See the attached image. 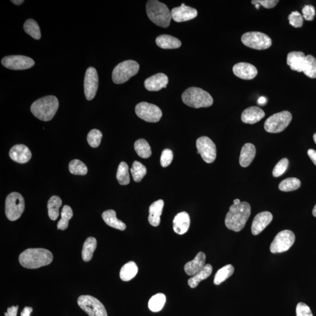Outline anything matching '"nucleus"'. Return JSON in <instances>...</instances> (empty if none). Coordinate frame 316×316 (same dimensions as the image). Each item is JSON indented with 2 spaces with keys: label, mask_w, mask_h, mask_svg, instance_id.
<instances>
[{
  "label": "nucleus",
  "mask_w": 316,
  "mask_h": 316,
  "mask_svg": "<svg viewBox=\"0 0 316 316\" xmlns=\"http://www.w3.org/2000/svg\"><path fill=\"white\" fill-rule=\"evenodd\" d=\"M251 212V205L245 201L231 205L226 217V227L235 232L241 231L250 218Z\"/></svg>",
  "instance_id": "f257e3e1"
},
{
  "label": "nucleus",
  "mask_w": 316,
  "mask_h": 316,
  "mask_svg": "<svg viewBox=\"0 0 316 316\" xmlns=\"http://www.w3.org/2000/svg\"><path fill=\"white\" fill-rule=\"evenodd\" d=\"M51 251L44 249H29L19 257L20 264L25 268L37 269L47 266L53 261Z\"/></svg>",
  "instance_id": "f03ea898"
},
{
  "label": "nucleus",
  "mask_w": 316,
  "mask_h": 316,
  "mask_svg": "<svg viewBox=\"0 0 316 316\" xmlns=\"http://www.w3.org/2000/svg\"><path fill=\"white\" fill-rule=\"evenodd\" d=\"M58 108V99L54 96H47L34 101L30 107V111L37 119L48 121L55 116Z\"/></svg>",
  "instance_id": "7ed1b4c3"
},
{
  "label": "nucleus",
  "mask_w": 316,
  "mask_h": 316,
  "mask_svg": "<svg viewBox=\"0 0 316 316\" xmlns=\"http://www.w3.org/2000/svg\"><path fill=\"white\" fill-rule=\"evenodd\" d=\"M147 13L150 20L155 24L167 28L172 20V13L168 7L157 0H150L147 3Z\"/></svg>",
  "instance_id": "20e7f679"
},
{
  "label": "nucleus",
  "mask_w": 316,
  "mask_h": 316,
  "mask_svg": "<svg viewBox=\"0 0 316 316\" xmlns=\"http://www.w3.org/2000/svg\"><path fill=\"white\" fill-rule=\"evenodd\" d=\"M183 102L190 108H208L213 104V98L207 91L192 87L186 90L182 95Z\"/></svg>",
  "instance_id": "39448f33"
},
{
  "label": "nucleus",
  "mask_w": 316,
  "mask_h": 316,
  "mask_svg": "<svg viewBox=\"0 0 316 316\" xmlns=\"http://www.w3.org/2000/svg\"><path fill=\"white\" fill-rule=\"evenodd\" d=\"M139 70L138 62L128 60L121 62L114 68L112 74L113 81L116 84H123L135 76Z\"/></svg>",
  "instance_id": "423d86ee"
},
{
  "label": "nucleus",
  "mask_w": 316,
  "mask_h": 316,
  "mask_svg": "<svg viewBox=\"0 0 316 316\" xmlns=\"http://www.w3.org/2000/svg\"><path fill=\"white\" fill-rule=\"evenodd\" d=\"M25 209V201L21 194L13 192L6 198V215L10 221H15L20 218Z\"/></svg>",
  "instance_id": "0eeeda50"
},
{
  "label": "nucleus",
  "mask_w": 316,
  "mask_h": 316,
  "mask_svg": "<svg viewBox=\"0 0 316 316\" xmlns=\"http://www.w3.org/2000/svg\"><path fill=\"white\" fill-rule=\"evenodd\" d=\"M292 119V114L288 111L276 113L265 121L264 128L269 133H279L287 128Z\"/></svg>",
  "instance_id": "6e6552de"
},
{
  "label": "nucleus",
  "mask_w": 316,
  "mask_h": 316,
  "mask_svg": "<svg viewBox=\"0 0 316 316\" xmlns=\"http://www.w3.org/2000/svg\"><path fill=\"white\" fill-rule=\"evenodd\" d=\"M241 41L246 47L257 50H264L272 45L271 38L260 32H247L242 36Z\"/></svg>",
  "instance_id": "1a4fd4ad"
},
{
  "label": "nucleus",
  "mask_w": 316,
  "mask_h": 316,
  "mask_svg": "<svg viewBox=\"0 0 316 316\" xmlns=\"http://www.w3.org/2000/svg\"><path fill=\"white\" fill-rule=\"evenodd\" d=\"M78 304L89 316H108L103 304L93 296L90 295L79 296Z\"/></svg>",
  "instance_id": "9d476101"
},
{
  "label": "nucleus",
  "mask_w": 316,
  "mask_h": 316,
  "mask_svg": "<svg viewBox=\"0 0 316 316\" xmlns=\"http://www.w3.org/2000/svg\"><path fill=\"white\" fill-rule=\"evenodd\" d=\"M295 241V235L291 230H284L276 235L270 246L273 254L282 253L290 249Z\"/></svg>",
  "instance_id": "9b49d317"
},
{
  "label": "nucleus",
  "mask_w": 316,
  "mask_h": 316,
  "mask_svg": "<svg viewBox=\"0 0 316 316\" xmlns=\"http://www.w3.org/2000/svg\"><path fill=\"white\" fill-rule=\"evenodd\" d=\"M135 113L141 119L148 123H157L162 116L161 110L157 106L142 102L135 107Z\"/></svg>",
  "instance_id": "f8f14e48"
},
{
  "label": "nucleus",
  "mask_w": 316,
  "mask_h": 316,
  "mask_svg": "<svg viewBox=\"0 0 316 316\" xmlns=\"http://www.w3.org/2000/svg\"><path fill=\"white\" fill-rule=\"evenodd\" d=\"M197 154H200L205 162L212 163L217 156L216 145L207 136H201L196 141Z\"/></svg>",
  "instance_id": "ddd939ff"
},
{
  "label": "nucleus",
  "mask_w": 316,
  "mask_h": 316,
  "mask_svg": "<svg viewBox=\"0 0 316 316\" xmlns=\"http://www.w3.org/2000/svg\"><path fill=\"white\" fill-rule=\"evenodd\" d=\"M2 63L5 67L15 71L28 69L35 65V62L32 59L22 55L5 57L3 58Z\"/></svg>",
  "instance_id": "4468645a"
},
{
  "label": "nucleus",
  "mask_w": 316,
  "mask_h": 316,
  "mask_svg": "<svg viewBox=\"0 0 316 316\" xmlns=\"http://www.w3.org/2000/svg\"><path fill=\"white\" fill-rule=\"evenodd\" d=\"M98 87V76L96 68H87L84 81V91L87 100H93L96 96Z\"/></svg>",
  "instance_id": "2eb2a0df"
},
{
  "label": "nucleus",
  "mask_w": 316,
  "mask_h": 316,
  "mask_svg": "<svg viewBox=\"0 0 316 316\" xmlns=\"http://www.w3.org/2000/svg\"><path fill=\"white\" fill-rule=\"evenodd\" d=\"M173 20L182 22L193 20L197 16V11L193 8L186 6L184 3L180 7H175L171 11Z\"/></svg>",
  "instance_id": "dca6fc26"
},
{
  "label": "nucleus",
  "mask_w": 316,
  "mask_h": 316,
  "mask_svg": "<svg viewBox=\"0 0 316 316\" xmlns=\"http://www.w3.org/2000/svg\"><path fill=\"white\" fill-rule=\"evenodd\" d=\"M273 216L269 212H263L259 213L253 220L251 232L254 235L260 234L265 228L271 223Z\"/></svg>",
  "instance_id": "f3484780"
},
{
  "label": "nucleus",
  "mask_w": 316,
  "mask_h": 316,
  "mask_svg": "<svg viewBox=\"0 0 316 316\" xmlns=\"http://www.w3.org/2000/svg\"><path fill=\"white\" fill-rule=\"evenodd\" d=\"M233 71L237 77L243 80H252L258 75L256 66L249 63L241 62L235 64Z\"/></svg>",
  "instance_id": "a211bd4d"
},
{
  "label": "nucleus",
  "mask_w": 316,
  "mask_h": 316,
  "mask_svg": "<svg viewBox=\"0 0 316 316\" xmlns=\"http://www.w3.org/2000/svg\"><path fill=\"white\" fill-rule=\"evenodd\" d=\"M168 82V78L165 74L159 73L146 79L144 85L148 91H157L166 88Z\"/></svg>",
  "instance_id": "6ab92c4d"
},
{
  "label": "nucleus",
  "mask_w": 316,
  "mask_h": 316,
  "mask_svg": "<svg viewBox=\"0 0 316 316\" xmlns=\"http://www.w3.org/2000/svg\"><path fill=\"white\" fill-rule=\"evenodd\" d=\"M9 155L14 161L20 163L28 162L32 157L31 152L29 148L22 144L16 145L11 148Z\"/></svg>",
  "instance_id": "aec40b11"
},
{
  "label": "nucleus",
  "mask_w": 316,
  "mask_h": 316,
  "mask_svg": "<svg viewBox=\"0 0 316 316\" xmlns=\"http://www.w3.org/2000/svg\"><path fill=\"white\" fill-rule=\"evenodd\" d=\"M265 116V113L263 110L257 106H253L243 112L241 120L245 124H254L263 119Z\"/></svg>",
  "instance_id": "412c9836"
},
{
  "label": "nucleus",
  "mask_w": 316,
  "mask_h": 316,
  "mask_svg": "<svg viewBox=\"0 0 316 316\" xmlns=\"http://www.w3.org/2000/svg\"><path fill=\"white\" fill-rule=\"evenodd\" d=\"M190 224V219L188 213H178L173 221V230L178 234H184L188 231Z\"/></svg>",
  "instance_id": "4be33fe9"
},
{
  "label": "nucleus",
  "mask_w": 316,
  "mask_h": 316,
  "mask_svg": "<svg viewBox=\"0 0 316 316\" xmlns=\"http://www.w3.org/2000/svg\"><path fill=\"white\" fill-rule=\"evenodd\" d=\"M205 255L203 252H199L196 255L193 260L189 261L185 265V271L189 276H193L199 272L205 266Z\"/></svg>",
  "instance_id": "5701e85b"
},
{
  "label": "nucleus",
  "mask_w": 316,
  "mask_h": 316,
  "mask_svg": "<svg viewBox=\"0 0 316 316\" xmlns=\"http://www.w3.org/2000/svg\"><path fill=\"white\" fill-rule=\"evenodd\" d=\"M163 205H164V201L162 200L156 201L150 205L148 221L151 226L157 227L159 225Z\"/></svg>",
  "instance_id": "b1692460"
},
{
  "label": "nucleus",
  "mask_w": 316,
  "mask_h": 316,
  "mask_svg": "<svg viewBox=\"0 0 316 316\" xmlns=\"http://www.w3.org/2000/svg\"><path fill=\"white\" fill-rule=\"evenodd\" d=\"M256 148L253 144L247 143L242 148L240 157H239V164L246 167L250 166L256 157Z\"/></svg>",
  "instance_id": "393cba45"
},
{
  "label": "nucleus",
  "mask_w": 316,
  "mask_h": 316,
  "mask_svg": "<svg viewBox=\"0 0 316 316\" xmlns=\"http://www.w3.org/2000/svg\"><path fill=\"white\" fill-rule=\"evenodd\" d=\"M306 56L302 52H291L287 56V64L292 71L303 72V67Z\"/></svg>",
  "instance_id": "a878e982"
},
{
  "label": "nucleus",
  "mask_w": 316,
  "mask_h": 316,
  "mask_svg": "<svg viewBox=\"0 0 316 316\" xmlns=\"http://www.w3.org/2000/svg\"><path fill=\"white\" fill-rule=\"evenodd\" d=\"M156 43L159 47L164 49H177L182 45L180 40L169 35L159 36L156 39Z\"/></svg>",
  "instance_id": "bb28decb"
},
{
  "label": "nucleus",
  "mask_w": 316,
  "mask_h": 316,
  "mask_svg": "<svg viewBox=\"0 0 316 316\" xmlns=\"http://www.w3.org/2000/svg\"><path fill=\"white\" fill-rule=\"evenodd\" d=\"M102 218L108 226L116 229L124 231L126 229V225L116 217V212L113 210H109L102 214Z\"/></svg>",
  "instance_id": "cd10ccee"
},
{
  "label": "nucleus",
  "mask_w": 316,
  "mask_h": 316,
  "mask_svg": "<svg viewBox=\"0 0 316 316\" xmlns=\"http://www.w3.org/2000/svg\"><path fill=\"white\" fill-rule=\"evenodd\" d=\"M212 271L213 267L210 264L205 265L202 269L188 280L189 286L191 288H196L200 282L207 279L208 277L210 276Z\"/></svg>",
  "instance_id": "c85d7f7f"
},
{
  "label": "nucleus",
  "mask_w": 316,
  "mask_h": 316,
  "mask_svg": "<svg viewBox=\"0 0 316 316\" xmlns=\"http://www.w3.org/2000/svg\"><path fill=\"white\" fill-rule=\"evenodd\" d=\"M138 268L134 262L130 261L125 264L121 269L120 276L122 280H131L136 275Z\"/></svg>",
  "instance_id": "c756f323"
},
{
  "label": "nucleus",
  "mask_w": 316,
  "mask_h": 316,
  "mask_svg": "<svg viewBox=\"0 0 316 316\" xmlns=\"http://www.w3.org/2000/svg\"><path fill=\"white\" fill-rule=\"evenodd\" d=\"M97 247V240L94 237L87 238L84 243L82 252L83 260L85 262L90 261L92 259L94 251Z\"/></svg>",
  "instance_id": "7c9ffc66"
},
{
  "label": "nucleus",
  "mask_w": 316,
  "mask_h": 316,
  "mask_svg": "<svg viewBox=\"0 0 316 316\" xmlns=\"http://www.w3.org/2000/svg\"><path fill=\"white\" fill-rule=\"evenodd\" d=\"M62 200L58 196H53L48 203V216L52 220L55 221L59 216V208L62 205Z\"/></svg>",
  "instance_id": "2f4dec72"
},
{
  "label": "nucleus",
  "mask_w": 316,
  "mask_h": 316,
  "mask_svg": "<svg viewBox=\"0 0 316 316\" xmlns=\"http://www.w3.org/2000/svg\"><path fill=\"white\" fill-rule=\"evenodd\" d=\"M234 272V266L228 264L218 270L215 275L214 284L219 285L233 275Z\"/></svg>",
  "instance_id": "473e14b6"
},
{
  "label": "nucleus",
  "mask_w": 316,
  "mask_h": 316,
  "mask_svg": "<svg viewBox=\"0 0 316 316\" xmlns=\"http://www.w3.org/2000/svg\"><path fill=\"white\" fill-rule=\"evenodd\" d=\"M303 72L307 77L311 79L316 78V59L314 56L310 55L306 56Z\"/></svg>",
  "instance_id": "72a5a7b5"
},
{
  "label": "nucleus",
  "mask_w": 316,
  "mask_h": 316,
  "mask_svg": "<svg viewBox=\"0 0 316 316\" xmlns=\"http://www.w3.org/2000/svg\"><path fill=\"white\" fill-rule=\"evenodd\" d=\"M25 32L33 39L39 40L41 38V29L39 25L32 19L26 20L24 25Z\"/></svg>",
  "instance_id": "f704fd0d"
},
{
  "label": "nucleus",
  "mask_w": 316,
  "mask_h": 316,
  "mask_svg": "<svg viewBox=\"0 0 316 316\" xmlns=\"http://www.w3.org/2000/svg\"><path fill=\"white\" fill-rule=\"evenodd\" d=\"M134 148L137 154L140 157L146 159L151 157L152 154L151 147L146 139L137 140L134 144Z\"/></svg>",
  "instance_id": "c9c22d12"
},
{
  "label": "nucleus",
  "mask_w": 316,
  "mask_h": 316,
  "mask_svg": "<svg viewBox=\"0 0 316 316\" xmlns=\"http://www.w3.org/2000/svg\"><path fill=\"white\" fill-rule=\"evenodd\" d=\"M166 296L163 294H157L152 296L148 302V307L151 311L158 312L162 309L166 303Z\"/></svg>",
  "instance_id": "e433bc0d"
},
{
  "label": "nucleus",
  "mask_w": 316,
  "mask_h": 316,
  "mask_svg": "<svg viewBox=\"0 0 316 316\" xmlns=\"http://www.w3.org/2000/svg\"><path fill=\"white\" fill-rule=\"evenodd\" d=\"M74 213L72 208L69 205H64L62 212H61V219L58 223V228L59 230H64L68 226V222L73 218Z\"/></svg>",
  "instance_id": "4c0bfd02"
},
{
  "label": "nucleus",
  "mask_w": 316,
  "mask_h": 316,
  "mask_svg": "<svg viewBox=\"0 0 316 316\" xmlns=\"http://www.w3.org/2000/svg\"><path fill=\"white\" fill-rule=\"evenodd\" d=\"M117 180L121 185H127L130 183L128 166L126 163L122 162L118 167Z\"/></svg>",
  "instance_id": "58836bf2"
},
{
  "label": "nucleus",
  "mask_w": 316,
  "mask_h": 316,
  "mask_svg": "<svg viewBox=\"0 0 316 316\" xmlns=\"http://www.w3.org/2000/svg\"><path fill=\"white\" fill-rule=\"evenodd\" d=\"M301 182L296 178H289L280 183L279 189L283 192H292L298 189Z\"/></svg>",
  "instance_id": "ea45409f"
},
{
  "label": "nucleus",
  "mask_w": 316,
  "mask_h": 316,
  "mask_svg": "<svg viewBox=\"0 0 316 316\" xmlns=\"http://www.w3.org/2000/svg\"><path fill=\"white\" fill-rule=\"evenodd\" d=\"M147 168L142 163L138 161H134L131 168V173L133 180L136 182L142 181L147 174Z\"/></svg>",
  "instance_id": "a19ab883"
},
{
  "label": "nucleus",
  "mask_w": 316,
  "mask_h": 316,
  "mask_svg": "<svg viewBox=\"0 0 316 316\" xmlns=\"http://www.w3.org/2000/svg\"><path fill=\"white\" fill-rule=\"evenodd\" d=\"M68 169L72 174L76 175H85L88 171L85 163L79 159L72 161L68 165Z\"/></svg>",
  "instance_id": "79ce46f5"
},
{
  "label": "nucleus",
  "mask_w": 316,
  "mask_h": 316,
  "mask_svg": "<svg viewBox=\"0 0 316 316\" xmlns=\"http://www.w3.org/2000/svg\"><path fill=\"white\" fill-rule=\"evenodd\" d=\"M102 137V134L100 131L97 129H93L89 132L88 135H87V142H88L90 147L97 148L100 146Z\"/></svg>",
  "instance_id": "37998d69"
},
{
  "label": "nucleus",
  "mask_w": 316,
  "mask_h": 316,
  "mask_svg": "<svg viewBox=\"0 0 316 316\" xmlns=\"http://www.w3.org/2000/svg\"><path fill=\"white\" fill-rule=\"evenodd\" d=\"M289 165V160L287 158H283L277 163L273 170L272 174L274 177H279L282 176L288 168Z\"/></svg>",
  "instance_id": "c03bdc74"
},
{
  "label": "nucleus",
  "mask_w": 316,
  "mask_h": 316,
  "mask_svg": "<svg viewBox=\"0 0 316 316\" xmlns=\"http://www.w3.org/2000/svg\"><path fill=\"white\" fill-rule=\"evenodd\" d=\"M289 24L295 28L302 27L303 24V17L298 11H294L289 15Z\"/></svg>",
  "instance_id": "a18cd8bd"
},
{
  "label": "nucleus",
  "mask_w": 316,
  "mask_h": 316,
  "mask_svg": "<svg viewBox=\"0 0 316 316\" xmlns=\"http://www.w3.org/2000/svg\"><path fill=\"white\" fill-rule=\"evenodd\" d=\"M173 152L169 149H165L162 152L161 164L163 167L168 166L173 160Z\"/></svg>",
  "instance_id": "49530a36"
},
{
  "label": "nucleus",
  "mask_w": 316,
  "mask_h": 316,
  "mask_svg": "<svg viewBox=\"0 0 316 316\" xmlns=\"http://www.w3.org/2000/svg\"><path fill=\"white\" fill-rule=\"evenodd\" d=\"M296 313V316H313L310 307L302 302L297 304Z\"/></svg>",
  "instance_id": "de8ad7c7"
},
{
  "label": "nucleus",
  "mask_w": 316,
  "mask_h": 316,
  "mask_svg": "<svg viewBox=\"0 0 316 316\" xmlns=\"http://www.w3.org/2000/svg\"><path fill=\"white\" fill-rule=\"evenodd\" d=\"M303 17L307 21H313L315 16V9L313 6L307 5L302 9Z\"/></svg>",
  "instance_id": "09e8293b"
},
{
  "label": "nucleus",
  "mask_w": 316,
  "mask_h": 316,
  "mask_svg": "<svg viewBox=\"0 0 316 316\" xmlns=\"http://www.w3.org/2000/svg\"><path fill=\"white\" fill-rule=\"evenodd\" d=\"M251 3L253 5L262 6L265 9H271L275 7L279 1H276V0H254Z\"/></svg>",
  "instance_id": "8fccbe9b"
},
{
  "label": "nucleus",
  "mask_w": 316,
  "mask_h": 316,
  "mask_svg": "<svg viewBox=\"0 0 316 316\" xmlns=\"http://www.w3.org/2000/svg\"><path fill=\"white\" fill-rule=\"evenodd\" d=\"M18 310V306L9 307L7 313H5V316H17Z\"/></svg>",
  "instance_id": "3c124183"
},
{
  "label": "nucleus",
  "mask_w": 316,
  "mask_h": 316,
  "mask_svg": "<svg viewBox=\"0 0 316 316\" xmlns=\"http://www.w3.org/2000/svg\"><path fill=\"white\" fill-rule=\"evenodd\" d=\"M307 154L309 158L316 166V151L313 149H310L307 151Z\"/></svg>",
  "instance_id": "603ef678"
},
{
  "label": "nucleus",
  "mask_w": 316,
  "mask_h": 316,
  "mask_svg": "<svg viewBox=\"0 0 316 316\" xmlns=\"http://www.w3.org/2000/svg\"><path fill=\"white\" fill-rule=\"evenodd\" d=\"M32 308L30 307H25L24 310L21 311V316H30V313L32 312Z\"/></svg>",
  "instance_id": "864d4df0"
},
{
  "label": "nucleus",
  "mask_w": 316,
  "mask_h": 316,
  "mask_svg": "<svg viewBox=\"0 0 316 316\" xmlns=\"http://www.w3.org/2000/svg\"><path fill=\"white\" fill-rule=\"evenodd\" d=\"M258 104L261 106H265L267 103V99L266 97L262 96L258 98Z\"/></svg>",
  "instance_id": "5fc2aeb1"
},
{
  "label": "nucleus",
  "mask_w": 316,
  "mask_h": 316,
  "mask_svg": "<svg viewBox=\"0 0 316 316\" xmlns=\"http://www.w3.org/2000/svg\"><path fill=\"white\" fill-rule=\"evenodd\" d=\"M15 5L20 6L24 2V0H13L11 1Z\"/></svg>",
  "instance_id": "6e6d98bb"
},
{
  "label": "nucleus",
  "mask_w": 316,
  "mask_h": 316,
  "mask_svg": "<svg viewBox=\"0 0 316 316\" xmlns=\"http://www.w3.org/2000/svg\"><path fill=\"white\" fill-rule=\"evenodd\" d=\"M312 214H313V216L316 218V204L314 205V207L313 209V212H312Z\"/></svg>",
  "instance_id": "4d7b16f0"
},
{
  "label": "nucleus",
  "mask_w": 316,
  "mask_h": 316,
  "mask_svg": "<svg viewBox=\"0 0 316 316\" xmlns=\"http://www.w3.org/2000/svg\"><path fill=\"white\" fill-rule=\"evenodd\" d=\"M241 203L240 200H239V199H235L233 201V203L235 204H238Z\"/></svg>",
  "instance_id": "13d9d810"
},
{
  "label": "nucleus",
  "mask_w": 316,
  "mask_h": 316,
  "mask_svg": "<svg viewBox=\"0 0 316 316\" xmlns=\"http://www.w3.org/2000/svg\"><path fill=\"white\" fill-rule=\"evenodd\" d=\"M313 139H314V142H315L316 144V133H315V134L313 135Z\"/></svg>",
  "instance_id": "bf43d9fd"
}]
</instances>
